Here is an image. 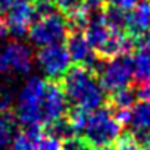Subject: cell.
<instances>
[{
  "label": "cell",
  "mask_w": 150,
  "mask_h": 150,
  "mask_svg": "<svg viewBox=\"0 0 150 150\" xmlns=\"http://www.w3.org/2000/svg\"><path fill=\"white\" fill-rule=\"evenodd\" d=\"M97 72V80L105 91L115 93L122 88L129 87L132 80V69H131V59L127 54L105 59L99 63L94 74Z\"/></svg>",
  "instance_id": "obj_5"
},
{
  "label": "cell",
  "mask_w": 150,
  "mask_h": 150,
  "mask_svg": "<svg viewBox=\"0 0 150 150\" xmlns=\"http://www.w3.org/2000/svg\"><path fill=\"white\" fill-rule=\"evenodd\" d=\"M106 2H109L112 6H116V8H119V9L125 11V12L131 11V9L138 3L137 0H106Z\"/></svg>",
  "instance_id": "obj_29"
},
{
  "label": "cell",
  "mask_w": 150,
  "mask_h": 150,
  "mask_svg": "<svg viewBox=\"0 0 150 150\" xmlns=\"http://www.w3.org/2000/svg\"><path fill=\"white\" fill-rule=\"evenodd\" d=\"M110 34H112V30L103 22L100 15L93 16L90 19V22L87 24L86 31H84V35H86L87 41L90 43V46L94 49L96 54L106 44V41L109 40Z\"/></svg>",
  "instance_id": "obj_12"
},
{
  "label": "cell",
  "mask_w": 150,
  "mask_h": 150,
  "mask_svg": "<svg viewBox=\"0 0 150 150\" xmlns=\"http://www.w3.org/2000/svg\"><path fill=\"white\" fill-rule=\"evenodd\" d=\"M68 109V99L60 86L56 83H47L43 99V124L47 125L56 119L65 116Z\"/></svg>",
  "instance_id": "obj_9"
},
{
  "label": "cell",
  "mask_w": 150,
  "mask_h": 150,
  "mask_svg": "<svg viewBox=\"0 0 150 150\" xmlns=\"http://www.w3.org/2000/svg\"><path fill=\"white\" fill-rule=\"evenodd\" d=\"M115 150H144L143 146L138 143V140L132 134H121L119 138L113 144Z\"/></svg>",
  "instance_id": "obj_21"
},
{
  "label": "cell",
  "mask_w": 150,
  "mask_h": 150,
  "mask_svg": "<svg viewBox=\"0 0 150 150\" xmlns=\"http://www.w3.org/2000/svg\"><path fill=\"white\" fill-rule=\"evenodd\" d=\"M8 71H9L8 59H6V56H5V52H0V75L6 74Z\"/></svg>",
  "instance_id": "obj_30"
},
{
  "label": "cell",
  "mask_w": 150,
  "mask_h": 150,
  "mask_svg": "<svg viewBox=\"0 0 150 150\" xmlns=\"http://www.w3.org/2000/svg\"><path fill=\"white\" fill-rule=\"evenodd\" d=\"M13 103V94L11 88L2 87L0 88V112H8Z\"/></svg>",
  "instance_id": "obj_25"
},
{
  "label": "cell",
  "mask_w": 150,
  "mask_h": 150,
  "mask_svg": "<svg viewBox=\"0 0 150 150\" xmlns=\"http://www.w3.org/2000/svg\"><path fill=\"white\" fill-rule=\"evenodd\" d=\"M122 127L113 116V112L108 108H99L88 113L87 124L84 127V138L96 149L103 150L112 147L119 138Z\"/></svg>",
  "instance_id": "obj_3"
},
{
  "label": "cell",
  "mask_w": 150,
  "mask_h": 150,
  "mask_svg": "<svg viewBox=\"0 0 150 150\" xmlns=\"http://www.w3.org/2000/svg\"><path fill=\"white\" fill-rule=\"evenodd\" d=\"M106 0H84V5L83 8L90 12L91 15H99V12L103 9Z\"/></svg>",
  "instance_id": "obj_27"
},
{
  "label": "cell",
  "mask_w": 150,
  "mask_h": 150,
  "mask_svg": "<svg viewBox=\"0 0 150 150\" xmlns=\"http://www.w3.org/2000/svg\"><path fill=\"white\" fill-rule=\"evenodd\" d=\"M47 83L40 77H31L21 88L15 103V119L25 128L43 125V99Z\"/></svg>",
  "instance_id": "obj_2"
},
{
  "label": "cell",
  "mask_w": 150,
  "mask_h": 150,
  "mask_svg": "<svg viewBox=\"0 0 150 150\" xmlns=\"http://www.w3.org/2000/svg\"><path fill=\"white\" fill-rule=\"evenodd\" d=\"M35 60L43 74L53 81L63 78V75L71 68V57L63 43L40 47Z\"/></svg>",
  "instance_id": "obj_6"
},
{
  "label": "cell",
  "mask_w": 150,
  "mask_h": 150,
  "mask_svg": "<svg viewBox=\"0 0 150 150\" xmlns=\"http://www.w3.org/2000/svg\"><path fill=\"white\" fill-rule=\"evenodd\" d=\"M62 150H96L86 138L71 137L62 143Z\"/></svg>",
  "instance_id": "obj_23"
},
{
  "label": "cell",
  "mask_w": 150,
  "mask_h": 150,
  "mask_svg": "<svg viewBox=\"0 0 150 150\" xmlns=\"http://www.w3.org/2000/svg\"><path fill=\"white\" fill-rule=\"evenodd\" d=\"M41 137H43L41 127L25 128L24 131L15 135L11 150H38V143Z\"/></svg>",
  "instance_id": "obj_15"
},
{
  "label": "cell",
  "mask_w": 150,
  "mask_h": 150,
  "mask_svg": "<svg viewBox=\"0 0 150 150\" xmlns=\"http://www.w3.org/2000/svg\"><path fill=\"white\" fill-rule=\"evenodd\" d=\"M5 56L9 63V69H13L15 72L21 75H27L33 69V52L30 46L21 41H12L5 49Z\"/></svg>",
  "instance_id": "obj_10"
},
{
  "label": "cell",
  "mask_w": 150,
  "mask_h": 150,
  "mask_svg": "<svg viewBox=\"0 0 150 150\" xmlns=\"http://www.w3.org/2000/svg\"><path fill=\"white\" fill-rule=\"evenodd\" d=\"M8 27H6V22L2 19V18H0V40H2V38H5L6 35H8Z\"/></svg>",
  "instance_id": "obj_32"
},
{
  "label": "cell",
  "mask_w": 150,
  "mask_h": 150,
  "mask_svg": "<svg viewBox=\"0 0 150 150\" xmlns=\"http://www.w3.org/2000/svg\"><path fill=\"white\" fill-rule=\"evenodd\" d=\"M6 13L8 18L5 22L8 31L16 38H21L25 34H28L30 27L35 21V11L33 0H13Z\"/></svg>",
  "instance_id": "obj_7"
},
{
  "label": "cell",
  "mask_w": 150,
  "mask_h": 150,
  "mask_svg": "<svg viewBox=\"0 0 150 150\" xmlns=\"http://www.w3.org/2000/svg\"><path fill=\"white\" fill-rule=\"evenodd\" d=\"M62 90L68 102L74 108H81L88 112L96 110L105 103V90L100 86L96 74L86 66H74L62 78Z\"/></svg>",
  "instance_id": "obj_1"
},
{
  "label": "cell",
  "mask_w": 150,
  "mask_h": 150,
  "mask_svg": "<svg viewBox=\"0 0 150 150\" xmlns=\"http://www.w3.org/2000/svg\"><path fill=\"white\" fill-rule=\"evenodd\" d=\"M66 50L69 53L71 62H75L80 66H86L93 72L102 62V59L96 54L94 49L87 41L84 33L81 31H72L71 35L66 38Z\"/></svg>",
  "instance_id": "obj_8"
},
{
  "label": "cell",
  "mask_w": 150,
  "mask_h": 150,
  "mask_svg": "<svg viewBox=\"0 0 150 150\" xmlns=\"http://www.w3.org/2000/svg\"><path fill=\"white\" fill-rule=\"evenodd\" d=\"M144 44H146V49L150 50V34H146V37H144Z\"/></svg>",
  "instance_id": "obj_33"
},
{
  "label": "cell",
  "mask_w": 150,
  "mask_h": 150,
  "mask_svg": "<svg viewBox=\"0 0 150 150\" xmlns=\"http://www.w3.org/2000/svg\"><path fill=\"white\" fill-rule=\"evenodd\" d=\"M38 150H62V143L57 141L56 138H52L46 134L40 138L38 143Z\"/></svg>",
  "instance_id": "obj_26"
},
{
  "label": "cell",
  "mask_w": 150,
  "mask_h": 150,
  "mask_svg": "<svg viewBox=\"0 0 150 150\" xmlns=\"http://www.w3.org/2000/svg\"><path fill=\"white\" fill-rule=\"evenodd\" d=\"M12 2H13V0H0V16L8 12V9L11 8Z\"/></svg>",
  "instance_id": "obj_31"
},
{
  "label": "cell",
  "mask_w": 150,
  "mask_h": 150,
  "mask_svg": "<svg viewBox=\"0 0 150 150\" xmlns=\"http://www.w3.org/2000/svg\"><path fill=\"white\" fill-rule=\"evenodd\" d=\"M150 28V3L147 0L137 3L131 11L127 12L125 30L132 38H140L147 34Z\"/></svg>",
  "instance_id": "obj_11"
},
{
  "label": "cell",
  "mask_w": 150,
  "mask_h": 150,
  "mask_svg": "<svg viewBox=\"0 0 150 150\" xmlns=\"http://www.w3.org/2000/svg\"><path fill=\"white\" fill-rule=\"evenodd\" d=\"M137 102V91L127 87L112 93V105L115 109H131Z\"/></svg>",
  "instance_id": "obj_19"
},
{
  "label": "cell",
  "mask_w": 150,
  "mask_h": 150,
  "mask_svg": "<svg viewBox=\"0 0 150 150\" xmlns=\"http://www.w3.org/2000/svg\"><path fill=\"white\" fill-rule=\"evenodd\" d=\"M56 6L53 3V0H35L34 2V11H35V19L37 18H43V16H47L54 11Z\"/></svg>",
  "instance_id": "obj_24"
},
{
  "label": "cell",
  "mask_w": 150,
  "mask_h": 150,
  "mask_svg": "<svg viewBox=\"0 0 150 150\" xmlns=\"http://www.w3.org/2000/svg\"><path fill=\"white\" fill-rule=\"evenodd\" d=\"M88 113H90L88 110L81 109V108H72L71 109L68 121H69V124H71V127H72L75 134L84 131V127H86L87 119H88Z\"/></svg>",
  "instance_id": "obj_20"
},
{
  "label": "cell",
  "mask_w": 150,
  "mask_h": 150,
  "mask_svg": "<svg viewBox=\"0 0 150 150\" xmlns=\"http://www.w3.org/2000/svg\"><path fill=\"white\" fill-rule=\"evenodd\" d=\"M102 19L103 22L112 30V31H124L125 30V18L127 12L116 8V6H109L102 12Z\"/></svg>",
  "instance_id": "obj_18"
},
{
  "label": "cell",
  "mask_w": 150,
  "mask_h": 150,
  "mask_svg": "<svg viewBox=\"0 0 150 150\" xmlns=\"http://www.w3.org/2000/svg\"><path fill=\"white\" fill-rule=\"evenodd\" d=\"M69 35V24L63 15L53 12L47 16L37 18L30 27L28 37L34 46L46 47L62 44Z\"/></svg>",
  "instance_id": "obj_4"
},
{
  "label": "cell",
  "mask_w": 150,
  "mask_h": 150,
  "mask_svg": "<svg viewBox=\"0 0 150 150\" xmlns=\"http://www.w3.org/2000/svg\"><path fill=\"white\" fill-rule=\"evenodd\" d=\"M131 59V69H132V80L138 84L150 83V50L146 47L137 49Z\"/></svg>",
  "instance_id": "obj_13"
},
{
  "label": "cell",
  "mask_w": 150,
  "mask_h": 150,
  "mask_svg": "<svg viewBox=\"0 0 150 150\" xmlns=\"http://www.w3.org/2000/svg\"><path fill=\"white\" fill-rule=\"evenodd\" d=\"M129 125L132 127V134L150 132V102L141 100L132 106Z\"/></svg>",
  "instance_id": "obj_14"
},
{
  "label": "cell",
  "mask_w": 150,
  "mask_h": 150,
  "mask_svg": "<svg viewBox=\"0 0 150 150\" xmlns=\"http://www.w3.org/2000/svg\"><path fill=\"white\" fill-rule=\"evenodd\" d=\"M54 6L65 15H71L74 12H77L80 8H83L84 0H53Z\"/></svg>",
  "instance_id": "obj_22"
},
{
  "label": "cell",
  "mask_w": 150,
  "mask_h": 150,
  "mask_svg": "<svg viewBox=\"0 0 150 150\" xmlns=\"http://www.w3.org/2000/svg\"><path fill=\"white\" fill-rule=\"evenodd\" d=\"M113 116L118 121V124L122 125H128L131 122V109H115L113 110Z\"/></svg>",
  "instance_id": "obj_28"
},
{
  "label": "cell",
  "mask_w": 150,
  "mask_h": 150,
  "mask_svg": "<svg viewBox=\"0 0 150 150\" xmlns=\"http://www.w3.org/2000/svg\"><path fill=\"white\" fill-rule=\"evenodd\" d=\"M44 134L52 138H56L57 141H65L71 137H75V132H74L68 118H60V119H56V121L47 124Z\"/></svg>",
  "instance_id": "obj_17"
},
{
  "label": "cell",
  "mask_w": 150,
  "mask_h": 150,
  "mask_svg": "<svg viewBox=\"0 0 150 150\" xmlns=\"http://www.w3.org/2000/svg\"><path fill=\"white\" fill-rule=\"evenodd\" d=\"M18 134V122L13 113L0 112V150H8Z\"/></svg>",
  "instance_id": "obj_16"
}]
</instances>
